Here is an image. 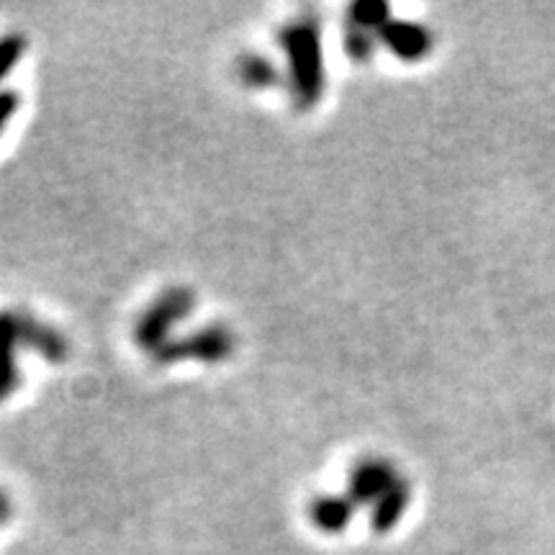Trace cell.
Wrapping results in <instances>:
<instances>
[{
	"instance_id": "6da1fadb",
	"label": "cell",
	"mask_w": 555,
	"mask_h": 555,
	"mask_svg": "<svg viewBox=\"0 0 555 555\" xmlns=\"http://www.w3.org/2000/svg\"><path fill=\"white\" fill-rule=\"evenodd\" d=\"M281 47L288 60V82L294 99L301 108L317 106L324 93V62L322 37L314 21H296L283 29Z\"/></svg>"
},
{
	"instance_id": "7a4b0ae2",
	"label": "cell",
	"mask_w": 555,
	"mask_h": 555,
	"mask_svg": "<svg viewBox=\"0 0 555 555\" xmlns=\"http://www.w3.org/2000/svg\"><path fill=\"white\" fill-rule=\"evenodd\" d=\"M196 307V296L191 288L176 286L168 288L165 294H159L155 301L150 304L147 311H142V317L137 319L134 339L142 350H147L155 356L159 347L170 343V332L178 322H183Z\"/></svg>"
},
{
	"instance_id": "3957f363",
	"label": "cell",
	"mask_w": 555,
	"mask_h": 555,
	"mask_svg": "<svg viewBox=\"0 0 555 555\" xmlns=\"http://www.w3.org/2000/svg\"><path fill=\"white\" fill-rule=\"evenodd\" d=\"M234 352V335L232 330L219 327H204L183 339H170L168 345L159 347L155 352V360L163 365L180 363V360H201V363H221Z\"/></svg>"
},
{
	"instance_id": "277c9868",
	"label": "cell",
	"mask_w": 555,
	"mask_h": 555,
	"mask_svg": "<svg viewBox=\"0 0 555 555\" xmlns=\"http://www.w3.org/2000/svg\"><path fill=\"white\" fill-rule=\"evenodd\" d=\"M399 481L397 470L388 466L380 457H367V461L358 463L350 474V491L347 496L358 504H376L380 496Z\"/></svg>"
},
{
	"instance_id": "5b68a950",
	"label": "cell",
	"mask_w": 555,
	"mask_h": 555,
	"mask_svg": "<svg viewBox=\"0 0 555 555\" xmlns=\"http://www.w3.org/2000/svg\"><path fill=\"white\" fill-rule=\"evenodd\" d=\"M378 41L384 47H388L397 57L401 60H420L425 57L429 52V47H433V39H429V31L425 26L420 24H412V21H388V24L380 29L378 34Z\"/></svg>"
},
{
	"instance_id": "8992f818",
	"label": "cell",
	"mask_w": 555,
	"mask_h": 555,
	"mask_svg": "<svg viewBox=\"0 0 555 555\" xmlns=\"http://www.w3.org/2000/svg\"><path fill=\"white\" fill-rule=\"evenodd\" d=\"M21 347L18 311H0V401L18 388L16 352Z\"/></svg>"
},
{
	"instance_id": "52a82bcc",
	"label": "cell",
	"mask_w": 555,
	"mask_h": 555,
	"mask_svg": "<svg viewBox=\"0 0 555 555\" xmlns=\"http://www.w3.org/2000/svg\"><path fill=\"white\" fill-rule=\"evenodd\" d=\"M18 332L21 345L31 347L34 352L52 360V363H60V360L67 358V339L62 337L60 332H54L50 324H41L39 319L18 311Z\"/></svg>"
},
{
	"instance_id": "ba28073f",
	"label": "cell",
	"mask_w": 555,
	"mask_h": 555,
	"mask_svg": "<svg viewBox=\"0 0 555 555\" xmlns=\"http://www.w3.org/2000/svg\"><path fill=\"white\" fill-rule=\"evenodd\" d=\"M406 506H409V483L404 478H399V481L393 483L376 504H373L371 527L378 532V535L391 532L393 527L401 522V517H404Z\"/></svg>"
},
{
	"instance_id": "9c48e42d",
	"label": "cell",
	"mask_w": 555,
	"mask_h": 555,
	"mask_svg": "<svg viewBox=\"0 0 555 555\" xmlns=\"http://www.w3.org/2000/svg\"><path fill=\"white\" fill-rule=\"evenodd\" d=\"M352 515H356V502L350 496H319L309 512L311 522L330 535L343 532L352 522Z\"/></svg>"
},
{
	"instance_id": "30bf717a",
	"label": "cell",
	"mask_w": 555,
	"mask_h": 555,
	"mask_svg": "<svg viewBox=\"0 0 555 555\" xmlns=\"http://www.w3.org/2000/svg\"><path fill=\"white\" fill-rule=\"evenodd\" d=\"M240 80L249 88H270L278 82V69L270 60L260 57V54H247L237 62Z\"/></svg>"
},
{
	"instance_id": "8fae6325",
	"label": "cell",
	"mask_w": 555,
	"mask_h": 555,
	"mask_svg": "<svg viewBox=\"0 0 555 555\" xmlns=\"http://www.w3.org/2000/svg\"><path fill=\"white\" fill-rule=\"evenodd\" d=\"M350 26H358V29L365 31H380L391 21V11H388L386 3H376V0H363V3H356L350 9Z\"/></svg>"
},
{
	"instance_id": "7c38bea8",
	"label": "cell",
	"mask_w": 555,
	"mask_h": 555,
	"mask_svg": "<svg viewBox=\"0 0 555 555\" xmlns=\"http://www.w3.org/2000/svg\"><path fill=\"white\" fill-rule=\"evenodd\" d=\"M24 52L26 39L21 34H5V37H0V80L9 78L11 69L24 57Z\"/></svg>"
},
{
	"instance_id": "4fadbf2b",
	"label": "cell",
	"mask_w": 555,
	"mask_h": 555,
	"mask_svg": "<svg viewBox=\"0 0 555 555\" xmlns=\"http://www.w3.org/2000/svg\"><path fill=\"white\" fill-rule=\"evenodd\" d=\"M376 39L373 37V31H365V29H358V26H347V34H345V50L350 54L352 60L363 62L373 54L376 50Z\"/></svg>"
},
{
	"instance_id": "5bb4252c",
	"label": "cell",
	"mask_w": 555,
	"mask_h": 555,
	"mask_svg": "<svg viewBox=\"0 0 555 555\" xmlns=\"http://www.w3.org/2000/svg\"><path fill=\"white\" fill-rule=\"evenodd\" d=\"M18 106L21 101L13 90H0V134H3V129L9 127V121L16 116Z\"/></svg>"
},
{
	"instance_id": "9a60e30c",
	"label": "cell",
	"mask_w": 555,
	"mask_h": 555,
	"mask_svg": "<svg viewBox=\"0 0 555 555\" xmlns=\"http://www.w3.org/2000/svg\"><path fill=\"white\" fill-rule=\"evenodd\" d=\"M9 515H11V502H9V496H5L3 491H0V525H3L5 519H9Z\"/></svg>"
}]
</instances>
